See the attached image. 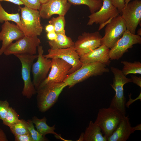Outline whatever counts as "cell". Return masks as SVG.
<instances>
[{
  "instance_id": "1",
  "label": "cell",
  "mask_w": 141,
  "mask_h": 141,
  "mask_svg": "<svg viewBox=\"0 0 141 141\" xmlns=\"http://www.w3.org/2000/svg\"><path fill=\"white\" fill-rule=\"evenodd\" d=\"M19 8L21 15L20 23L17 26L24 36L33 37L40 35L43 27L39 10L25 6H19Z\"/></svg>"
},
{
  "instance_id": "2",
  "label": "cell",
  "mask_w": 141,
  "mask_h": 141,
  "mask_svg": "<svg viewBox=\"0 0 141 141\" xmlns=\"http://www.w3.org/2000/svg\"><path fill=\"white\" fill-rule=\"evenodd\" d=\"M67 85L64 82L47 84L37 90V107L40 111L44 113L56 103L58 97Z\"/></svg>"
},
{
  "instance_id": "3",
  "label": "cell",
  "mask_w": 141,
  "mask_h": 141,
  "mask_svg": "<svg viewBox=\"0 0 141 141\" xmlns=\"http://www.w3.org/2000/svg\"><path fill=\"white\" fill-rule=\"evenodd\" d=\"M109 72L106 65L100 63L82 64L80 68L68 75L64 82L70 88L91 77L100 75Z\"/></svg>"
},
{
  "instance_id": "4",
  "label": "cell",
  "mask_w": 141,
  "mask_h": 141,
  "mask_svg": "<svg viewBox=\"0 0 141 141\" xmlns=\"http://www.w3.org/2000/svg\"><path fill=\"white\" fill-rule=\"evenodd\" d=\"M125 116L112 107L102 108L99 109L95 122L107 138L116 130Z\"/></svg>"
},
{
  "instance_id": "5",
  "label": "cell",
  "mask_w": 141,
  "mask_h": 141,
  "mask_svg": "<svg viewBox=\"0 0 141 141\" xmlns=\"http://www.w3.org/2000/svg\"><path fill=\"white\" fill-rule=\"evenodd\" d=\"M110 69L114 75L113 83L110 85L115 93L109 107L117 109L125 116L126 99L124 95V86L125 84L132 82L131 80L127 78L122 70L114 67H111Z\"/></svg>"
},
{
  "instance_id": "6",
  "label": "cell",
  "mask_w": 141,
  "mask_h": 141,
  "mask_svg": "<svg viewBox=\"0 0 141 141\" xmlns=\"http://www.w3.org/2000/svg\"><path fill=\"white\" fill-rule=\"evenodd\" d=\"M14 55L21 63L22 78L24 84L22 95L27 98L30 99L37 93L36 90L31 80V71L33 62L37 58L38 55L23 54Z\"/></svg>"
},
{
  "instance_id": "7",
  "label": "cell",
  "mask_w": 141,
  "mask_h": 141,
  "mask_svg": "<svg viewBox=\"0 0 141 141\" xmlns=\"http://www.w3.org/2000/svg\"><path fill=\"white\" fill-rule=\"evenodd\" d=\"M126 30L125 22L121 15H119L113 18L107 24L104 36L101 40V45L111 49Z\"/></svg>"
},
{
  "instance_id": "8",
  "label": "cell",
  "mask_w": 141,
  "mask_h": 141,
  "mask_svg": "<svg viewBox=\"0 0 141 141\" xmlns=\"http://www.w3.org/2000/svg\"><path fill=\"white\" fill-rule=\"evenodd\" d=\"M41 42L37 36L30 37L24 36L21 38L12 43L6 49L3 54L6 56L11 55H36L37 48Z\"/></svg>"
},
{
  "instance_id": "9",
  "label": "cell",
  "mask_w": 141,
  "mask_h": 141,
  "mask_svg": "<svg viewBox=\"0 0 141 141\" xmlns=\"http://www.w3.org/2000/svg\"><path fill=\"white\" fill-rule=\"evenodd\" d=\"M141 43V36L134 34L126 30L122 37L110 50L109 56L110 60H118L133 45Z\"/></svg>"
},
{
  "instance_id": "10",
  "label": "cell",
  "mask_w": 141,
  "mask_h": 141,
  "mask_svg": "<svg viewBox=\"0 0 141 141\" xmlns=\"http://www.w3.org/2000/svg\"><path fill=\"white\" fill-rule=\"evenodd\" d=\"M38 57L37 61L33 64L31 68L33 79V83L36 90L40 84L47 78L51 68V59L45 57L43 55V46L38 47Z\"/></svg>"
},
{
  "instance_id": "11",
  "label": "cell",
  "mask_w": 141,
  "mask_h": 141,
  "mask_svg": "<svg viewBox=\"0 0 141 141\" xmlns=\"http://www.w3.org/2000/svg\"><path fill=\"white\" fill-rule=\"evenodd\" d=\"M51 59L49 73L38 89L48 84L64 82L69 75L72 67L70 65L60 58H55Z\"/></svg>"
},
{
  "instance_id": "12",
  "label": "cell",
  "mask_w": 141,
  "mask_h": 141,
  "mask_svg": "<svg viewBox=\"0 0 141 141\" xmlns=\"http://www.w3.org/2000/svg\"><path fill=\"white\" fill-rule=\"evenodd\" d=\"M121 15L124 20L127 30L135 34L141 21V1L135 0L129 2L121 10Z\"/></svg>"
},
{
  "instance_id": "13",
  "label": "cell",
  "mask_w": 141,
  "mask_h": 141,
  "mask_svg": "<svg viewBox=\"0 0 141 141\" xmlns=\"http://www.w3.org/2000/svg\"><path fill=\"white\" fill-rule=\"evenodd\" d=\"M102 37L98 31L84 32L74 42V47L80 57L100 46Z\"/></svg>"
},
{
  "instance_id": "14",
  "label": "cell",
  "mask_w": 141,
  "mask_h": 141,
  "mask_svg": "<svg viewBox=\"0 0 141 141\" xmlns=\"http://www.w3.org/2000/svg\"><path fill=\"white\" fill-rule=\"evenodd\" d=\"M102 0V4L100 9L88 16L89 19L87 25H92L95 23L101 26L107 24L112 19L119 15V10L110 0Z\"/></svg>"
},
{
  "instance_id": "15",
  "label": "cell",
  "mask_w": 141,
  "mask_h": 141,
  "mask_svg": "<svg viewBox=\"0 0 141 141\" xmlns=\"http://www.w3.org/2000/svg\"><path fill=\"white\" fill-rule=\"evenodd\" d=\"M46 58L52 59L57 58L61 59L72 66L69 75L80 68L82 63L80 60V57L74 47L66 48L48 50V54L44 55Z\"/></svg>"
},
{
  "instance_id": "16",
  "label": "cell",
  "mask_w": 141,
  "mask_h": 141,
  "mask_svg": "<svg viewBox=\"0 0 141 141\" xmlns=\"http://www.w3.org/2000/svg\"><path fill=\"white\" fill-rule=\"evenodd\" d=\"M71 4L67 0H48L41 4L39 10L41 18L49 19L54 14L65 16Z\"/></svg>"
},
{
  "instance_id": "17",
  "label": "cell",
  "mask_w": 141,
  "mask_h": 141,
  "mask_svg": "<svg viewBox=\"0 0 141 141\" xmlns=\"http://www.w3.org/2000/svg\"><path fill=\"white\" fill-rule=\"evenodd\" d=\"M24 36L23 32L16 25L9 21L4 22L1 26L0 32V41H2L0 55L3 54L5 50L13 41L18 40Z\"/></svg>"
},
{
  "instance_id": "18",
  "label": "cell",
  "mask_w": 141,
  "mask_h": 141,
  "mask_svg": "<svg viewBox=\"0 0 141 141\" xmlns=\"http://www.w3.org/2000/svg\"><path fill=\"white\" fill-rule=\"evenodd\" d=\"M110 49L104 45L80 57L83 64L97 62L109 65L110 61L109 56Z\"/></svg>"
},
{
  "instance_id": "19",
  "label": "cell",
  "mask_w": 141,
  "mask_h": 141,
  "mask_svg": "<svg viewBox=\"0 0 141 141\" xmlns=\"http://www.w3.org/2000/svg\"><path fill=\"white\" fill-rule=\"evenodd\" d=\"M135 131L131 125L128 116H125L113 133L107 138V141H126Z\"/></svg>"
},
{
  "instance_id": "20",
  "label": "cell",
  "mask_w": 141,
  "mask_h": 141,
  "mask_svg": "<svg viewBox=\"0 0 141 141\" xmlns=\"http://www.w3.org/2000/svg\"><path fill=\"white\" fill-rule=\"evenodd\" d=\"M102 132L101 128L96 124L90 121L84 132L81 133L78 141H107V138L103 135Z\"/></svg>"
},
{
  "instance_id": "21",
  "label": "cell",
  "mask_w": 141,
  "mask_h": 141,
  "mask_svg": "<svg viewBox=\"0 0 141 141\" xmlns=\"http://www.w3.org/2000/svg\"><path fill=\"white\" fill-rule=\"evenodd\" d=\"M32 121L35 126L37 131L42 136L45 137L48 134H52L56 135L58 138H62L55 131V125L52 126H49L47 124V119L44 116L41 119L38 118L37 116H34L32 118Z\"/></svg>"
},
{
  "instance_id": "22",
  "label": "cell",
  "mask_w": 141,
  "mask_h": 141,
  "mask_svg": "<svg viewBox=\"0 0 141 141\" xmlns=\"http://www.w3.org/2000/svg\"><path fill=\"white\" fill-rule=\"evenodd\" d=\"M57 34L56 39L48 41L51 49H52L66 48L74 47V42L65 33Z\"/></svg>"
},
{
  "instance_id": "23",
  "label": "cell",
  "mask_w": 141,
  "mask_h": 141,
  "mask_svg": "<svg viewBox=\"0 0 141 141\" xmlns=\"http://www.w3.org/2000/svg\"><path fill=\"white\" fill-rule=\"evenodd\" d=\"M71 4L84 5L87 6L91 14L98 10L102 6V0H67Z\"/></svg>"
},
{
  "instance_id": "24",
  "label": "cell",
  "mask_w": 141,
  "mask_h": 141,
  "mask_svg": "<svg viewBox=\"0 0 141 141\" xmlns=\"http://www.w3.org/2000/svg\"><path fill=\"white\" fill-rule=\"evenodd\" d=\"M121 63L124 65L122 71L125 76L129 74H141V63L140 62L135 61L132 62L122 61Z\"/></svg>"
},
{
  "instance_id": "25",
  "label": "cell",
  "mask_w": 141,
  "mask_h": 141,
  "mask_svg": "<svg viewBox=\"0 0 141 141\" xmlns=\"http://www.w3.org/2000/svg\"><path fill=\"white\" fill-rule=\"evenodd\" d=\"M11 21L16 24L18 26L20 22V16L18 13H9L6 11L0 2V23Z\"/></svg>"
},
{
  "instance_id": "26",
  "label": "cell",
  "mask_w": 141,
  "mask_h": 141,
  "mask_svg": "<svg viewBox=\"0 0 141 141\" xmlns=\"http://www.w3.org/2000/svg\"><path fill=\"white\" fill-rule=\"evenodd\" d=\"M48 22L54 26L55 31L56 33H65L66 21L64 16L58 15L56 17H52Z\"/></svg>"
},
{
  "instance_id": "27",
  "label": "cell",
  "mask_w": 141,
  "mask_h": 141,
  "mask_svg": "<svg viewBox=\"0 0 141 141\" xmlns=\"http://www.w3.org/2000/svg\"><path fill=\"white\" fill-rule=\"evenodd\" d=\"M9 127L14 136L30 133L27 127V121L24 119H20L19 122Z\"/></svg>"
},
{
  "instance_id": "28",
  "label": "cell",
  "mask_w": 141,
  "mask_h": 141,
  "mask_svg": "<svg viewBox=\"0 0 141 141\" xmlns=\"http://www.w3.org/2000/svg\"><path fill=\"white\" fill-rule=\"evenodd\" d=\"M20 120L16 111L12 107H10L5 119L2 121V123L4 125L9 127L18 122Z\"/></svg>"
},
{
  "instance_id": "29",
  "label": "cell",
  "mask_w": 141,
  "mask_h": 141,
  "mask_svg": "<svg viewBox=\"0 0 141 141\" xmlns=\"http://www.w3.org/2000/svg\"><path fill=\"white\" fill-rule=\"evenodd\" d=\"M27 123V128L33 141H49L45 136L42 135L35 129L33 123L31 120H28Z\"/></svg>"
},
{
  "instance_id": "30",
  "label": "cell",
  "mask_w": 141,
  "mask_h": 141,
  "mask_svg": "<svg viewBox=\"0 0 141 141\" xmlns=\"http://www.w3.org/2000/svg\"><path fill=\"white\" fill-rule=\"evenodd\" d=\"M10 107L9 103L6 100H0V120L2 121L5 119Z\"/></svg>"
},
{
  "instance_id": "31",
  "label": "cell",
  "mask_w": 141,
  "mask_h": 141,
  "mask_svg": "<svg viewBox=\"0 0 141 141\" xmlns=\"http://www.w3.org/2000/svg\"><path fill=\"white\" fill-rule=\"evenodd\" d=\"M25 6L30 8L39 10L41 3L39 0H19Z\"/></svg>"
},
{
  "instance_id": "32",
  "label": "cell",
  "mask_w": 141,
  "mask_h": 141,
  "mask_svg": "<svg viewBox=\"0 0 141 141\" xmlns=\"http://www.w3.org/2000/svg\"><path fill=\"white\" fill-rule=\"evenodd\" d=\"M14 136L15 141H33L30 133Z\"/></svg>"
},
{
  "instance_id": "33",
  "label": "cell",
  "mask_w": 141,
  "mask_h": 141,
  "mask_svg": "<svg viewBox=\"0 0 141 141\" xmlns=\"http://www.w3.org/2000/svg\"><path fill=\"white\" fill-rule=\"evenodd\" d=\"M112 4L118 9L120 13L125 7L124 0H110Z\"/></svg>"
},
{
  "instance_id": "34",
  "label": "cell",
  "mask_w": 141,
  "mask_h": 141,
  "mask_svg": "<svg viewBox=\"0 0 141 141\" xmlns=\"http://www.w3.org/2000/svg\"><path fill=\"white\" fill-rule=\"evenodd\" d=\"M131 79L132 82L136 84L137 86L141 88V77L140 76L138 77L134 75H131Z\"/></svg>"
},
{
  "instance_id": "35",
  "label": "cell",
  "mask_w": 141,
  "mask_h": 141,
  "mask_svg": "<svg viewBox=\"0 0 141 141\" xmlns=\"http://www.w3.org/2000/svg\"><path fill=\"white\" fill-rule=\"evenodd\" d=\"M131 94H129V100L128 102L126 103V106L128 108L129 106L132 103L137 100L139 99L140 101L141 100V92L138 96L136 99H132L131 98Z\"/></svg>"
},
{
  "instance_id": "36",
  "label": "cell",
  "mask_w": 141,
  "mask_h": 141,
  "mask_svg": "<svg viewBox=\"0 0 141 141\" xmlns=\"http://www.w3.org/2000/svg\"><path fill=\"white\" fill-rule=\"evenodd\" d=\"M47 37L49 40H55L57 37V34L55 31L48 33L47 34Z\"/></svg>"
},
{
  "instance_id": "37",
  "label": "cell",
  "mask_w": 141,
  "mask_h": 141,
  "mask_svg": "<svg viewBox=\"0 0 141 141\" xmlns=\"http://www.w3.org/2000/svg\"><path fill=\"white\" fill-rule=\"evenodd\" d=\"M7 136L3 131L0 128V141H8Z\"/></svg>"
},
{
  "instance_id": "38",
  "label": "cell",
  "mask_w": 141,
  "mask_h": 141,
  "mask_svg": "<svg viewBox=\"0 0 141 141\" xmlns=\"http://www.w3.org/2000/svg\"><path fill=\"white\" fill-rule=\"evenodd\" d=\"M3 1L10 2L19 6L24 5L23 3L19 0H0V2Z\"/></svg>"
},
{
  "instance_id": "39",
  "label": "cell",
  "mask_w": 141,
  "mask_h": 141,
  "mask_svg": "<svg viewBox=\"0 0 141 141\" xmlns=\"http://www.w3.org/2000/svg\"><path fill=\"white\" fill-rule=\"evenodd\" d=\"M45 29L46 32L47 33L55 31L54 26L50 24L46 26Z\"/></svg>"
},
{
  "instance_id": "40",
  "label": "cell",
  "mask_w": 141,
  "mask_h": 141,
  "mask_svg": "<svg viewBox=\"0 0 141 141\" xmlns=\"http://www.w3.org/2000/svg\"><path fill=\"white\" fill-rule=\"evenodd\" d=\"M135 131L136 130H141V124H138L136 125L135 127H134Z\"/></svg>"
},
{
  "instance_id": "41",
  "label": "cell",
  "mask_w": 141,
  "mask_h": 141,
  "mask_svg": "<svg viewBox=\"0 0 141 141\" xmlns=\"http://www.w3.org/2000/svg\"><path fill=\"white\" fill-rule=\"evenodd\" d=\"M41 4L44 3L46 2L48 0H39Z\"/></svg>"
},
{
  "instance_id": "42",
  "label": "cell",
  "mask_w": 141,
  "mask_h": 141,
  "mask_svg": "<svg viewBox=\"0 0 141 141\" xmlns=\"http://www.w3.org/2000/svg\"><path fill=\"white\" fill-rule=\"evenodd\" d=\"M131 0H124L125 3V7L130 2Z\"/></svg>"
},
{
  "instance_id": "43",
  "label": "cell",
  "mask_w": 141,
  "mask_h": 141,
  "mask_svg": "<svg viewBox=\"0 0 141 141\" xmlns=\"http://www.w3.org/2000/svg\"><path fill=\"white\" fill-rule=\"evenodd\" d=\"M137 34L141 36V28H139L137 31Z\"/></svg>"
}]
</instances>
